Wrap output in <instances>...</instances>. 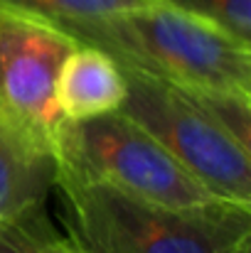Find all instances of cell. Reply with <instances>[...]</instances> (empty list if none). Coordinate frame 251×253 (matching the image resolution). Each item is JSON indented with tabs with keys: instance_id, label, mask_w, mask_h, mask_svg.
Here are the masks:
<instances>
[{
	"instance_id": "cell-1",
	"label": "cell",
	"mask_w": 251,
	"mask_h": 253,
	"mask_svg": "<svg viewBox=\"0 0 251 253\" xmlns=\"http://www.w3.org/2000/svg\"><path fill=\"white\" fill-rule=\"evenodd\" d=\"M57 27L84 44L103 49L123 69L182 91L251 96L249 42L167 0H148L94 20L57 22Z\"/></svg>"
},
{
	"instance_id": "cell-2",
	"label": "cell",
	"mask_w": 251,
	"mask_h": 253,
	"mask_svg": "<svg viewBox=\"0 0 251 253\" xmlns=\"http://www.w3.org/2000/svg\"><path fill=\"white\" fill-rule=\"evenodd\" d=\"M67 236L82 253H232L251 236V207H167L57 168Z\"/></svg>"
},
{
	"instance_id": "cell-3",
	"label": "cell",
	"mask_w": 251,
	"mask_h": 253,
	"mask_svg": "<svg viewBox=\"0 0 251 253\" xmlns=\"http://www.w3.org/2000/svg\"><path fill=\"white\" fill-rule=\"evenodd\" d=\"M54 165L167 207L224 202L121 111L64 121L54 143Z\"/></svg>"
},
{
	"instance_id": "cell-4",
	"label": "cell",
	"mask_w": 251,
	"mask_h": 253,
	"mask_svg": "<svg viewBox=\"0 0 251 253\" xmlns=\"http://www.w3.org/2000/svg\"><path fill=\"white\" fill-rule=\"evenodd\" d=\"M123 74L128 91L118 111L151 133L212 194L251 207V150L224 133L182 88L131 69Z\"/></svg>"
},
{
	"instance_id": "cell-5",
	"label": "cell",
	"mask_w": 251,
	"mask_h": 253,
	"mask_svg": "<svg viewBox=\"0 0 251 253\" xmlns=\"http://www.w3.org/2000/svg\"><path fill=\"white\" fill-rule=\"evenodd\" d=\"M77 44L79 40L45 17L0 10V130L32 153L54 158L64 123L54 86Z\"/></svg>"
},
{
	"instance_id": "cell-6",
	"label": "cell",
	"mask_w": 251,
	"mask_h": 253,
	"mask_svg": "<svg viewBox=\"0 0 251 253\" xmlns=\"http://www.w3.org/2000/svg\"><path fill=\"white\" fill-rule=\"evenodd\" d=\"M126 74L103 49L79 42L59 67L54 101L64 121L113 113L126 101Z\"/></svg>"
},
{
	"instance_id": "cell-7",
	"label": "cell",
	"mask_w": 251,
	"mask_h": 253,
	"mask_svg": "<svg viewBox=\"0 0 251 253\" xmlns=\"http://www.w3.org/2000/svg\"><path fill=\"white\" fill-rule=\"evenodd\" d=\"M54 172V158L32 153L0 130V219L47 209Z\"/></svg>"
},
{
	"instance_id": "cell-8",
	"label": "cell",
	"mask_w": 251,
	"mask_h": 253,
	"mask_svg": "<svg viewBox=\"0 0 251 253\" xmlns=\"http://www.w3.org/2000/svg\"><path fill=\"white\" fill-rule=\"evenodd\" d=\"M0 253H82L79 246L59 234L47 209L17 219H0Z\"/></svg>"
},
{
	"instance_id": "cell-9",
	"label": "cell",
	"mask_w": 251,
	"mask_h": 253,
	"mask_svg": "<svg viewBox=\"0 0 251 253\" xmlns=\"http://www.w3.org/2000/svg\"><path fill=\"white\" fill-rule=\"evenodd\" d=\"M148 0H0V10L25 12L35 17H45L50 22H74L103 17L133 5H143Z\"/></svg>"
},
{
	"instance_id": "cell-10",
	"label": "cell",
	"mask_w": 251,
	"mask_h": 253,
	"mask_svg": "<svg viewBox=\"0 0 251 253\" xmlns=\"http://www.w3.org/2000/svg\"><path fill=\"white\" fill-rule=\"evenodd\" d=\"M167 2L222 25L234 37L251 44V0H167Z\"/></svg>"
},
{
	"instance_id": "cell-11",
	"label": "cell",
	"mask_w": 251,
	"mask_h": 253,
	"mask_svg": "<svg viewBox=\"0 0 251 253\" xmlns=\"http://www.w3.org/2000/svg\"><path fill=\"white\" fill-rule=\"evenodd\" d=\"M232 253H251V236L249 239H244V241H242V244H239Z\"/></svg>"
}]
</instances>
